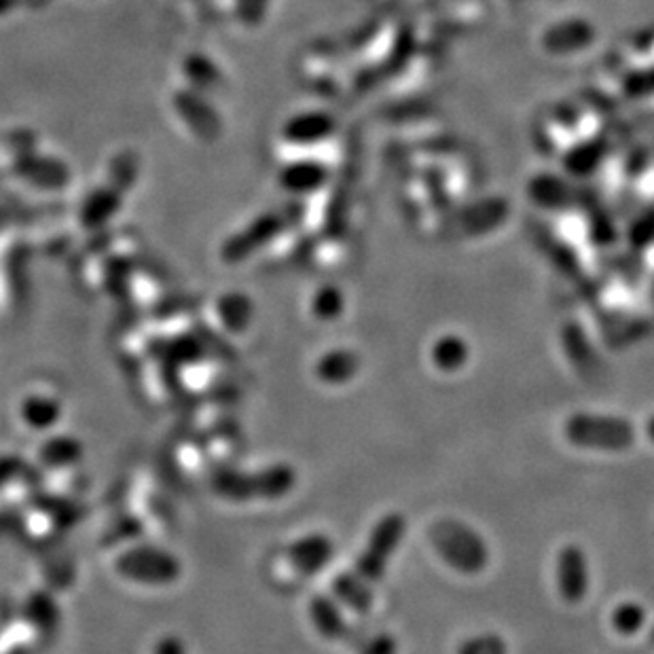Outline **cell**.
<instances>
[{"label": "cell", "instance_id": "obj_21", "mask_svg": "<svg viewBox=\"0 0 654 654\" xmlns=\"http://www.w3.org/2000/svg\"><path fill=\"white\" fill-rule=\"evenodd\" d=\"M153 654H187V649L178 638L168 635V638L159 640V644L155 646V653Z\"/></svg>", "mask_w": 654, "mask_h": 654}, {"label": "cell", "instance_id": "obj_12", "mask_svg": "<svg viewBox=\"0 0 654 654\" xmlns=\"http://www.w3.org/2000/svg\"><path fill=\"white\" fill-rule=\"evenodd\" d=\"M84 455V445L79 439L73 436H54L47 439L41 447V459L52 468H64L79 462Z\"/></svg>", "mask_w": 654, "mask_h": 654}, {"label": "cell", "instance_id": "obj_6", "mask_svg": "<svg viewBox=\"0 0 654 654\" xmlns=\"http://www.w3.org/2000/svg\"><path fill=\"white\" fill-rule=\"evenodd\" d=\"M335 544L324 534H310L306 539H299L288 546V562L292 568L299 569V574H315L326 568L333 559Z\"/></svg>", "mask_w": 654, "mask_h": 654}, {"label": "cell", "instance_id": "obj_18", "mask_svg": "<svg viewBox=\"0 0 654 654\" xmlns=\"http://www.w3.org/2000/svg\"><path fill=\"white\" fill-rule=\"evenodd\" d=\"M313 315L318 320H335L343 310V299L340 290L322 288L315 292L312 301Z\"/></svg>", "mask_w": 654, "mask_h": 654}, {"label": "cell", "instance_id": "obj_15", "mask_svg": "<svg viewBox=\"0 0 654 654\" xmlns=\"http://www.w3.org/2000/svg\"><path fill=\"white\" fill-rule=\"evenodd\" d=\"M432 361L441 370H459L468 361V347L457 337H445L432 347Z\"/></svg>", "mask_w": 654, "mask_h": 654}, {"label": "cell", "instance_id": "obj_9", "mask_svg": "<svg viewBox=\"0 0 654 654\" xmlns=\"http://www.w3.org/2000/svg\"><path fill=\"white\" fill-rule=\"evenodd\" d=\"M358 369H361L358 354H354L350 350H333L315 363V377L324 384L340 386V384H347L352 377H356Z\"/></svg>", "mask_w": 654, "mask_h": 654}, {"label": "cell", "instance_id": "obj_20", "mask_svg": "<svg viewBox=\"0 0 654 654\" xmlns=\"http://www.w3.org/2000/svg\"><path fill=\"white\" fill-rule=\"evenodd\" d=\"M399 646L397 640L390 633H379L370 638L369 642L363 646L361 654H397Z\"/></svg>", "mask_w": 654, "mask_h": 654}, {"label": "cell", "instance_id": "obj_16", "mask_svg": "<svg viewBox=\"0 0 654 654\" xmlns=\"http://www.w3.org/2000/svg\"><path fill=\"white\" fill-rule=\"evenodd\" d=\"M219 313H221V320H223V324L228 326L229 331L240 333V331L248 329V324H251L253 306L242 295H229L223 299V303L219 306Z\"/></svg>", "mask_w": 654, "mask_h": 654}, {"label": "cell", "instance_id": "obj_4", "mask_svg": "<svg viewBox=\"0 0 654 654\" xmlns=\"http://www.w3.org/2000/svg\"><path fill=\"white\" fill-rule=\"evenodd\" d=\"M404 519L392 512L386 514L370 532L369 542L356 562V574H361L370 585L381 580L386 574V566L392 559L395 551L399 548L400 539L404 534Z\"/></svg>", "mask_w": 654, "mask_h": 654}, {"label": "cell", "instance_id": "obj_14", "mask_svg": "<svg viewBox=\"0 0 654 654\" xmlns=\"http://www.w3.org/2000/svg\"><path fill=\"white\" fill-rule=\"evenodd\" d=\"M214 491L228 500H235V502L256 498L253 475H244V473H221L214 479Z\"/></svg>", "mask_w": 654, "mask_h": 654}, {"label": "cell", "instance_id": "obj_8", "mask_svg": "<svg viewBox=\"0 0 654 654\" xmlns=\"http://www.w3.org/2000/svg\"><path fill=\"white\" fill-rule=\"evenodd\" d=\"M333 596L356 614H367L373 608L370 583L356 572H343L333 580Z\"/></svg>", "mask_w": 654, "mask_h": 654}, {"label": "cell", "instance_id": "obj_23", "mask_svg": "<svg viewBox=\"0 0 654 654\" xmlns=\"http://www.w3.org/2000/svg\"><path fill=\"white\" fill-rule=\"evenodd\" d=\"M653 635H654V633H653Z\"/></svg>", "mask_w": 654, "mask_h": 654}, {"label": "cell", "instance_id": "obj_3", "mask_svg": "<svg viewBox=\"0 0 654 654\" xmlns=\"http://www.w3.org/2000/svg\"><path fill=\"white\" fill-rule=\"evenodd\" d=\"M119 576L138 585H171L180 578V562L164 548L136 546L117 559Z\"/></svg>", "mask_w": 654, "mask_h": 654}, {"label": "cell", "instance_id": "obj_19", "mask_svg": "<svg viewBox=\"0 0 654 654\" xmlns=\"http://www.w3.org/2000/svg\"><path fill=\"white\" fill-rule=\"evenodd\" d=\"M457 654H507V644L502 642L500 635L484 633L464 642L457 649Z\"/></svg>", "mask_w": 654, "mask_h": 654}, {"label": "cell", "instance_id": "obj_7", "mask_svg": "<svg viewBox=\"0 0 654 654\" xmlns=\"http://www.w3.org/2000/svg\"><path fill=\"white\" fill-rule=\"evenodd\" d=\"M310 621L313 629L329 642H337L347 633L342 603L329 596H313L310 601Z\"/></svg>", "mask_w": 654, "mask_h": 654}, {"label": "cell", "instance_id": "obj_11", "mask_svg": "<svg viewBox=\"0 0 654 654\" xmlns=\"http://www.w3.org/2000/svg\"><path fill=\"white\" fill-rule=\"evenodd\" d=\"M62 415V404L49 395H32L22 404V418L26 426L45 432L57 424Z\"/></svg>", "mask_w": 654, "mask_h": 654}, {"label": "cell", "instance_id": "obj_1", "mask_svg": "<svg viewBox=\"0 0 654 654\" xmlns=\"http://www.w3.org/2000/svg\"><path fill=\"white\" fill-rule=\"evenodd\" d=\"M432 542L441 557L466 574H477L487 564V546L477 532L459 521H441L432 528Z\"/></svg>", "mask_w": 654, "mask_h": 654}, {"label": "cell", "instance_id": "obj_2", "mask_svg": "<svg viewBox=\"0 0 654 654\" xmlns=\"http://www.w3.org/2000/svg\"><path fill=\"white\" fill-rule=\"evenodd\" d=\"M566 436H568L569 443H574L578 447L623 452L633 445L635 430L621 418L578 413V415L569 418L568 424H566Z\"/></svg>", "mask_w": 654, "mask_h": 654}, {"label": "cell", "instance_id": "obj_10", "mask_svg": "<svg viewBox=\"0 0 654 654\" xmlns=\"http://www.w3.org/2000/svg\"><path fill=\"white\" fill-rule=\"evenodd\" d=\"M253 481H255L256 498L278 500L292 491V487L297 484V475L290 466L276 464V466H269V468L253 475Z\"/></svg>", "mask_w": 654, "mask_h": 654}, {"label": "cell", "instance_id": "obj_13", "mask_svg": "<svg viewBox=\"0 0 654 654\" xmlns=\"http://www.w3.org/2000/svg\"><path fill=\"white\" fill-rule=\"evenodd\" d=\"M26 617H29L30 625L36 627L38 631L52 633L59 623L56 599L45 596V594H34L26 603Z\"/></svg>", "mask_w": 654, "mask_h": 654}, {"label": "cell", "instance_id": "obj_22", "mask_svg": "<svg viewBox=\"0 0 654 654\" xmlns=\"http://www.w3.org/2000/svg\"><path fill=\"white\" fill-rule=\"evenodd\" d=\"M649 436L654 441V418L651 420V424H649Z\"/></svg>", "mask_w": 654, "mask_h": 654}, {"label": "cell", "instance_id": "obj_5", "mask_svg": "<svg viewBox=\"0 0 654 654\" xmlns=\"http://www.w3.org/2000/svg\"><path fill=\"white\" fill-rule=\"evenodd\" d=\"M557 589L562 598L576 603L587 596L589 569L585 551L576 544L564 546L557 557Z\"/></svg>", "mask_w": 654, "mask_h": 654}, {"label": "cell", "instance_id": "obj_17", "mask_svg": "<svg viewBox=\"0 0 654 654\" xmlns=\"http://www.w3.org/2000/svg\"><path fill=\"white\" fill-rule=\"evenodd\" d=\"M644 623H646V610L640 603H621L612 612V625L623 635H633L644 627Z\"/></svg>", "mask_w": 654, "mask_h": 654}]
</instances>
